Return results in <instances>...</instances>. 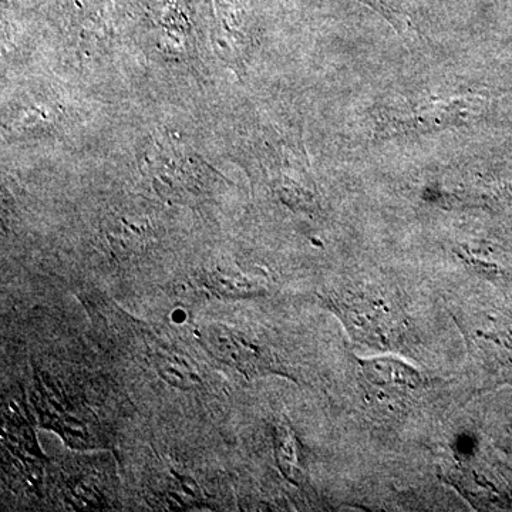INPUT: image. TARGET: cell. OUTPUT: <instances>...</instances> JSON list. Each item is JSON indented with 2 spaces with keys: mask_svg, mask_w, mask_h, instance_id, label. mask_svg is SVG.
Masks as SVG:
<instances>
[{
  "mask_svg": "<svg viewBox=\"0 0 512 512\" xmlns=\"http://www.w3.org/2000/svg\"><path fill=\"white\" fill-rule=\"evenodd\" d=\"M107 241L116 252H133L147 244L150 229L146 221H133L128 217H114L107 222Z\"/></svg>",
  "mask_w": 512,
  "mask_h": 512,
  "instance_id": "obj_5",
  "label": "cell"
},
{
  "mask_svg": "<svg viewBox=\"0 0 512 512\" xmlns=\"http://www.w3.org/2000/svg\"><path fill=\"white\" fill-rule=\"evenodd\" d=\"M205 339L215 356L220 357V360H224L247 377L281 373L271 353L249 342L235 330L224 328V326L211 328Z\"/></svg>",
  "mask_w": 512,
  "mask_h": 512,
  "instance_id": "obj_3",
  "label": "cell"
},
{
  "mask_svg": "<svg viewBox=\"0 0 512 512\" xmlns=\"http://www.w3.org/2000/svg\"><path fill=\"white\" fill-rule=\"evenodd\" d=\"M156 360L161 362L157 363L158 370L163 373L164 377L174 382L175 386L191 387L192 384L198 382L194 372H192L190 367L184 365L178 357L160 355Z\"/></svg>",
  "mask_w": 512,
  "mask_h": 512,
  "instance_id": "obj_7",
  "label": "cell"
},
{
  "mask_svg": "<svg viewBox=\"0 0 512 512\" xmlns=\"http://www.w3.org/2000/svg\"><path fill=\"white\" fill-rule=\"evenodd\" d=\"M147 168L161 195L177 201L198 198L204 191V170L200 161L174 141H157L146 153Z\"/></svg>",
  "mask_w": 512,
  "mask_h": 512,
  "instance_id": "obj_2",
  "label": "cell"
},
{
  "mask_svg": "<svg viewBox=\"0 0 512 512\" xmlns=\"http://www.w3.org/2000/svg\"><path fill=\"white\" fill-rule=\"evenodd\" d=\"M487 100L473 93L448 94L413 101L406 107H399L392 117L389 126L394 133H430L444 128L464 126L468 121L476 120L483 114Z\"/></svg>",
  "mask_w": 512,
  "mask_h": 512,
  "instance_id": "obj_1",
  "label": "cell"
},
{
  "mask_svg": "<svg viewBox=\"0 0 512 512\" xmlns=\"http://www.w3.org/2000/svg\"><path fill=\"white\" fill-rule=\"evenodd\" d=\"M365 3L369 8L375 9L377 13L384 16L393 25H406L407 18L400 8L399 0H359Z\"/></svg>",
  "mask_w": 512,
  "mask_h": 512,
  "instance_id": "obj_8",
  "label": "cell"
},
{
  "mask_svg": "<svg viewBox=\"0 0 512 512\" xmlns=\"http://www.w3.org/2000/svg\"><path fill=\"white\" fill-rule=\"evenodd\" d=\"M201 284L207 291L220 298H248L258 293V288L244 276L232 274L221 268L207 272L202 276Z\"/></svg>",
  "mask_w": 512,
  "mask_h": 512,
  "instance_id": "obj_6",
  "label": "cell"
},
{
  "mask_svg": "<svg viewBox=\"0 0 512 512\" xmlns=\"http://www.w3.org/2000/svg\"><path fill=\"white\" fill-rule=\"evenodd\" d=\"M360 367L370 389L389 399H407L423 384L419 372L413 367L390 357L360 360Z\"/></svg>",
  "mask_w": 512,
  "mask_h": 512,
  "instance_id": "obj_4",
  "label": "cell"
}]
</instances>
